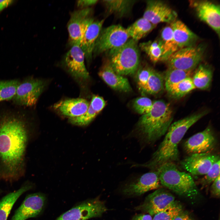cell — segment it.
<instances>
[{"mask_svg":"<svg viewBox=\"0 0 220 220\" xmlns=\"http://www.w3.org/2000/svg\"><path fill=\"white\" fill-rule=\"evenodd\" d=\"M31 135L30 126L22 118L5 115L0 118V180L12 182L24 176Z\"/></svg>","mask_w":220,"mask_h":220,"instance_id":"obj_1","label":"cell"},{"mask_svg":"<svg viewBox=\"0 0 220 220\" xmlns=\"http://www.w3.org/2000/svg\"><path fill=\"white\" fill-rule=\"evenodd\" d=\"M207 112L205 111L195 113L171 123L152 158L141 166L157 170L166 163L177 161L179 142L189 129Z\"/></svg>","mask_w":220,"mask_h":220,"instance_id":"obj_2","label":"cell"},{"mask_svg":"<svg viewBox=\"0 0 220 220\" xmlns=\"http://www.w3.org/2000/svg\"><path fill=\"white\" fill-rule=\"evenodd\" d=\"M172 119L169 104L161 100L155 101L150 111L140 119L137 125L138 133L146 142H154L166 134Z\"/></svg>","mask_w":220,"mask_h":220,"instance_id":"obj_3","label":"cell"},{"mask_svg":"<svg viewBox=\"0 0 220 220\" xmlns=\"http://www.w3.org/2000/svg\"><path fill=\"white\" fill-rule=\"evenodd\" d=\"M160 183L177 195L194 199L199 192L192 176L180 171L174 163H166L157 170Z\"/></svg>","mask_w":220,"mask_h":220,"instance_id":"obj_4","label":"cell"},{"mask_svg":"<svg viewBox=\"0 0 220 220\" xmlns=\"http://www.w3.org/2000/svg\"><path fill=\"white\" fill-rule=\"evenodd\" d=\"M137 42L130 38L123 45L108 52V61L118 74L130 75L137 71L140 57Z\"/></svg>","mask_w":220,"mask_h":220,"instance_id":"obj_5","label":"cell"},{"mask_svg":"<svg viewBox=\"0 0 220 220\" xmlns=\"http://www.w3.org/2000/svg\"><path fill=\"white\" fill-rule=\"evenodd\" d=\"M130 38L126 29L113 25L102 29L96 42L94 56L97 55L120 46Z\"/></svg>","mask_w":220,"mask_h":220,"instance_id":"obj_6","label":"cell"},{"mask_svg":"<svg viewBox=\"0 0 220 220\" xmlns=\"http://www.w3.org/2000/svg\"><path fill=\"white\" fill-rule=\"evenodd\" d=\"M205 47L200 45L180 49L165 61L168 68L193 71L202 60Z\"/></svg>","mask_w":220,"mask_h":220,"instance_id":"obj_7","label":"cell"},{"mask_svg":"<svg viewBox=\"0 0 220 220\" xmlns=\"http://www.w3.org/2000/svg\"><path fill=\"white\" fill-rule=\"evenodd\" d=\"M107 210L104 202L97 197L79 204L55 220H86L101 217Z\"/></svg>","mask_w":220,"mask_h":220,"instance_id":"obj_8","label":"cell"},{"mask_svg":"<svg viewBox=\"0 0 220 220\" xmlns=\"http://www.w3.org/2000/svg\"><path fill=\"white\" fill-rule=\"evenodd\" d=\"M46 86L45 82L41 79H26L18 86L13 101L18 105L33 106L36 104Z\"/></svg>","mask_w":220,"mask_h":220,"instance_id":"obj_9","label":"cell"},{"mask_svg":"<svg viewBox=\"0 0 220 220\" xmlns=\"http://www.w3.org/2000/svg\"><path fill=\"white\" fill-rule=\"evenodd\" d=\"M92 13V10L88 7L75 10L71 13L67 28L69 42L72 46H80L86 30L94 20Z\"/></svg>","mask_w":220,"mask_h":220,"instance_id":"obj_10","label":"cell"},{"mask_svg":"<svg viewBox=\"0 0 220 220\" xmlns=\"http://www.w3.org/2000/svg\"><path fill=\"white\" fill-rule=\"evenodd\" d=\"M175 201L174 196L169 191L159 188L149 194L135 210L154 215L169 207Z\"/></svg>","mask_w":220,"mask_h":220,"instance_id":"obj_11","label":"cell"},{"mask_svg":"<svg viewBox=\"0 0 220 220\" xmlns=\"http://www.w3.org/2000/svg\"><path fill=\"white\" fill-rule=\"evenodd\" d=\"M189 5L198 18L220 36V6L207 0H190Z\"/></svg>","mask_w":220,"mask_h":220,"instance_id":"obj_12","label":"cell"},{"mask_svg":"<svg viewBox=\"0 0 220 220\" xmlns=\"http://www.w3.org/2000/svg\"><path fill=\"white\" fill-rule=\"evenodd\" d=\"M176 12L167 4L160 0L146 1V7L143 17L153 24L160 23L171 24L176 20Z\"/></svg>","mask_w":220,"mask_h":220,"instance_id":"obj_13","label":"cell"},{"mask_svg":"<svg viewBox=\"0 0 220 220\" xmlns=\"http://www.w3.org/2000/svg\"><path fill=\"white\" fill-rule=\"evenodd\" d=\"M219 159V155L210 152L194 153L183 159L180 164L184 169L193 175H205Z\"/></svg>","mask_w":220,"mask_h":220,"instance_id":"obj_14","label":"cell"},{"mask_svg":"<svg viewBox=\"0 0 220 220\" xmlns=\"http://www.w3.org/2000/svg\"><path fill=\"white\" fill-rule=\"evenodd\" d=\"M217 140L210 127L189 138L185 142L184 148L188 153H209L215 148Z\"/></svg>","mask_w":220,"mask_h":220,"instance_id":"obj_15","label":"cell"},{"mask_svg":"<svg viewBox=\"0 0 220 220\" xmlns=\"http://www.w3.org/2000/svg\"><path fill=\"white\" fill-rule=\"evenodd\" d=\"M159 172L157 170L144 174L135 181L126 185L122 193L129 197L140 196L160 187Z\"/></svg>","mask_w":220,"mask_h":220,"instance_id":"obj_16","label":"cell"},{"mask_svg":"<svg viewBox=\"0 0 220 220\" xmlns=\"http://www.w3.org/2000/svg\"><path fill=\"white\" fill-rule=\"evenodd\" d=\"M84 53L78 45H73L65 55L63 64L69 72L77 79L86 80L89 77L85 64Z\"/></svg>","mask_w":220,"mask_h":220,"instance_id":"obj_17","label":"cell"},{"mask_svg":"<svg viewBox=\"0 0 220 220\" xmlns=\"http://www.w3.org/2000/svg\"><path fill=\"white\" fill-rule=\"evenodd\" d=\"M46 200L45 196L41 193L28 195L16 211L11 220H26L37 216L42 211Z\"/></svg>","mask_w":220,"mask_h":220,"instance_id":"obj_18","label":"cell"},{"mask_svg":"<svg viewBox=\"0 0 220 220\" xmlns=\"http://www.w3.org/2000/svg\"><path fill=\"white\" fill-rule=\"evenodd\" d=\"M98 75L107 85L115 90L125 92L131 90L128 79L117 73L108 60L102 67Z\"/></svg>","mask_w":220,"mask_h":220,"instance_id":"obj_19","label":"cell"},{"mask_svg":"<svg viewBox=\"0 0 220 220\" xmlns=\"http://www.w3.org/2000/svg\"><path fill=\"white\" fill-rule=\"evenodd\" d=\"M104 21V20L94 19L89 25L83 36L79 46L87 61L92 59L95 43L102 29Z\"/></svg>","mask_w":220,"mask_h":220,"instance_id":"obj_20","label":"cell"},{"mask_svg":"<svg viewBox=\"0 0 220 220\" xmlns=\"http://www.w3.org/2000/svg\"><path fill=\"white\" fill-rule=\"evenodd\" d=\"M89 105L85 99H70L56 103L53 108L62 115L72 118L83 114L87 110Z\"/></svg>","mask_w":220,"mask_h":220,"instance_id":"obj_21","label":"cell"},{"mask_svg":"<svg viewBox=\"0 0 220 220\" xmlns=\"http://www.w3.org/2000/svg\"><path fill=\"white\" fill-rule=\"evenodd\" d=\"M174 40L178 50L194 46L198 39L196 35L182 22L176 20L170 24Z\"/></svg>","mask_w":220,"mask_h":220,"instance_id":"obj_22","label":"cell"},{"mask_svg":"<svg viewBox=\"0 0 220 220\" xmlns=\"http://www.w3.org/2000/svg\"><path fill=\"white\" fill-rule=\"evenodd\" d=\"M105 105V101L102 97L97 95L94 96L86 111L81 116L70 118L69 120L75 125H87L103 109Z\"/></svg>","mask_w":220,"mask_h":220,"instance_id":"obj_23","label":"cell"},{"mask_svg":"<svg viewBox=\"0 0 220 220\" xmlns=\"http://www.w3.org/2000/svg\"><path fill=\"white\" fill-rule=\"evenodd\" d=\"M32 184L26 182L19 189L10 193L0 200V220H7L12 207L18 198L23 193L31 189Z\"/></svg>","mask_w":220,"mask_h":220,"instance_id":"obj_24","label":"cell"},{"mask_svg":"<svg viewBox=\"0 0 220 220\" xmlns=\"http://www.w3.org/2000/svg\"><path fill=\"white\" fill-rule=\"evenodd\" d=\"M156 26L142 17L129 26L126 30L130 38L138 42L151 31Z\"/></svg>","mask_w":220,"mask_h":220,"instance_id":"obj_25","label":"cell"},{"mask_svg":"<svg viewBox=\"0 0 220 220\" xmlns=\"http://www.w3.org/2000/svg\"><path fill=\"white\" fill-rule=\"evenodd\" d=\"M136 1L134 0H103L107 12L121 17L129 15L133 6Z\"/></svg>","mask_w":220,"mask_h":220,"instance_id":"obj_26","label":"cell"},{"mask_svg":"<svg viewBox=\"0 0 220 220\" xmlns=\"http://www.w3.org/2000/svg\"><path fill=\"white\" fill-rule=\"evenodd\" d=\"M212 72L205 64L200 65L196 69L192 79L196 88L204 90L210 85L212 78Z\"/></svg>","mask_w":220,"mask_h":220,"instance_id":"obj_27","label":"cell"},{"mask_svg":"<svg viewBox=\"0 0 220 220\" xmlns=\"http://www.w3.org/2000/svg\"><path fill=\"white\" fill-rule=\"evenodd\" d=\"M163 53L161 61H165L173 53L178 50L174 40L172 28L170 25L164 27L161 33Z\"/></svg>","mask_w":220,"mask_h":220,"instance_id":"obj_28","label":"cell"},{"mask_svg":"<svg viewBox=\"0 0 220 220\" xmlns=\"http://www.w3.org/2000/svg\"><path fill=\"white\" fill-rule=\"evenodd\" d=\"M139 47L152 62L156 63L161 61L163 50L160 39L141 43Z\"/></svg>","mask_w":220,"mask_h":220,"instance_id":"obj_29","label":"cell"},{"mask_svg":"<svg viewBox=\"0 0 220 220\" xmlns=\"http://www.w3.org/2000/svg\"><path fill=\"white\" fill-rule=\"evenodd\" d=\"M164 82L161 74L152 68L146 84L141 91L148 94H157L163 90Z\"/></svg>","mask_w":220,"mask_h":220,"instance_id":"obj_30","label":"cell"},{"mask_svg":"<svg viewBox=\"0 0 220 220\" xmlns=\"http://www.w3.org/2000/svg\"><path fill=\"white\" fill-rule=\"evenodd\" d=\"M193 71L168 68L164 78V85L167 91L172 87L184 79L190 77Z\"/></svg>","mask_w":220,"mask_h":220,"instance_id":"obj_31","label":"cell"},{"mask_svg":"<svg viewBox=\"0 0 220 220\" xmlns=\"http://www.w3.org/2000/svg\"><path fill=\"white\" fill-rule=\"evenodd\" d=\"M196 88L190 77L186 78L172 87L167 91L174 98H179Z\"/></svg>","mask_w":220,"mask_h":220,"instance_id":"obj_32","label":"cell"},{"mask_svg":"<svg viewBox=\"0 0 220 220\" xmlns=\"http://www.w3.org/2000/svg\"><path fill=\"white\" fill-rule=\"evenodd\" d=\"M20 82L16 79L0 80V102L12 99Z\"/></svg>","mask_w":220,"mask_h":220,"instance_id":"obj_33","label":"cell"},{"mask_svg":"<svg viewBox=\"0 0 220 220\" xmlns=\"http://www.w3.org/2000/svg\"><path fill=\"white\" fill-rule=\"evenodd\" d=\"M183 210L182 206L180 203L175 201L169 207L155 215L152 220H174Z\"/></svg>","mask_w":220,"mask_h":220,"instance_id":"obj_34","label":"cell"},{"mask_svg":"<svg viewBox=\"0 0 220 220\" xmlns=\"http://www.w3.org/2000/svg\"><path fill=\"white\" fill-rule=\"evenodd\" d=\"M153 101L146 97H140L136 98L133 103V107L138 113L143 115L148 112L151 109Z\"/></svg>","mask_w":220,"mask_h":220,"instance_id":"obj_35","label":"cell"},{"mask_svg":"<svg viewBox=\"0 0 220 220\" xmlns=\"http://www.w3.org/2000/svg\"><path fill=\"white\" fill-rule=\"evenodd\" d=\"M220 159L216 161L201 180L203 188L208 186L220 176Z\"/></svg>","mask_w":220,"mask_h":220,"instance_id":"obj_36","label":"cell"},{"mask_svg":"<svg viewBox=\"0 0 220 220\" xmlns=\"http://www.w3.org/2000/svg\"><path fill=\"white\" fill-rule=\"evenodd\" d=\"M152 68L147 67L141 68L137 72V83L139 89L141 90L145 86L150 75Z\"/></svg>","mask_w":220,"mask_h":220,"instance_id":"obj_37","label":"cell"},{"mask_svg":"<svg viewBox=\"0 0 220 220\" xmlns=\"http://www.w3.org/2000/svg\"><path fill=\"white\" fill-rule=\"evenodd\" d=\"M220 176L212 183L210 187V192L211 196L214 197H220Z\"/></svg>","mask_w":220,"mask_h":220,"instance_id":"obj_38","label":"cell"},{"mask_svg":"<svg viewBox=\"0 0 220 220\" xmlns=\"http://www.w3.org/2000/svg\"><path fill=\"white\" fill-rule=\"evenodd\" d=\"M174 220H195L191 214L187 211L182 210Z\"/></svg>","mask_w":220,"mask_h":220,"instance_id":"obj_39","label":"cell"},{"mask_svg":"<svg viewBox=\"0 0 220 220\" xmlns=\"http://www.w3.org/2000/svg\"><path fill=\"white\" fill-rule=\"evenodd\" d=\"M97 1V0H79L77 2V5L78 7L82 9L85 8L95 4Z\"/></svg>","mask_w":220,"mask_h":220,"instance_id":"obj_40","label":"cell"},{"mask_svg":"<svg viewBox=\"0 0 220 220\" xmlns=\"http://www.w3.org/2000/svg\"><path fill=\"white\" fill-rule=\"evenodd\" d=\"M152 216L148 214L141 213L134 215L131 220H152Z\"/></svg>","mask_w":220,"mask_h":220,"instance_id":"obj_41","label":"cell"},{"mask_svg":"<svg viewBox=\"0 0 220 220\" xmlns=\"http://www.w3.org/2000/svg\"><path fill=\"white\" fill-rule=\"evenodd\" d=\"M12 2V0H0V12L10 4Z\"/></svg>","mask_w":220,"mask_h":220,"instance_id":"obj_42","label":"cell"},{"mask_svg":"<svg viewBox=\"0 0 220 220\" xmlns=\"http://www.w3.org/2000/svg\"><path fill=\"white\" fill-rule=\"evenodd\" d=\"M0 192H1V190H0Z\"/></svg>","mask_w":220,"mask_h":220,"instance_id":"obj_43","label":"cell"}]
</instances>
